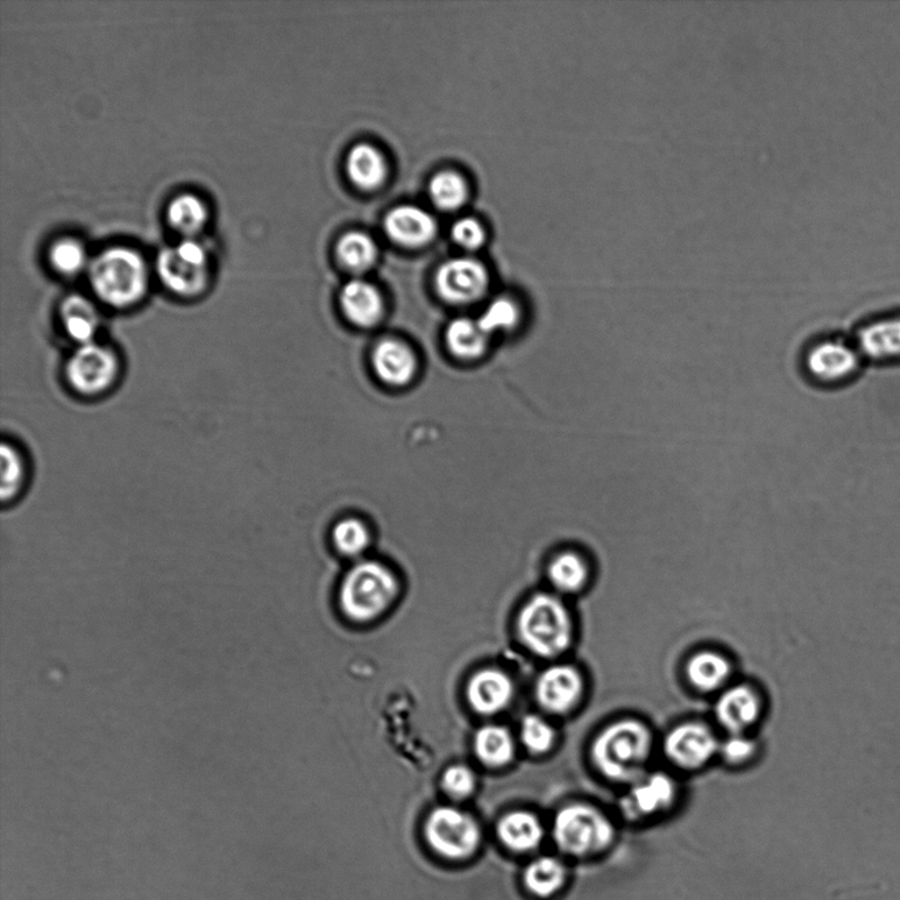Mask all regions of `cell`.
I'll list each match as a JSON object with an SVG mask.
<instances>
[{
	"instance_id": "1",
	"label": "cell",
	"mask_w": 900,
	"mask_h": 900,
	"mask_svg": "<svg viewBox=\"0 0 900 900\" xmlns=\"http://www.w3.org/2000/svg\"><path fill=\"white\" fill-rule=\"evenodd\" d=\"M654 749V737L644 722L621 719L594 737L591 761L602 777L629 786L647 774Z\"/></svg>"
},
{
	"instance_id": "2",
	"label": "cell",
	"mask_w": 900,
	"mask_h": 900,
	"mask_svg": "<svg viewBox=\"0 0 900 900\" xmlns=\"http://www.w3.org/2000/svg\"><path fill=\"white\" fill-rule=\"evenodd\" d=\"M89 280L103 303L117 309L131 308L147 293L146 261L130 248H109L91 261Z\"/></svg>"
},
{
	"instance_id": "3",
	"label": "cell",
	"mask_w": 900,
	"mask_h": 900,
	"mask_svg": "<svg viewBox=\"0 0 900 900\" xmlns=\"http://www.w3.org/2000/svg\"><path fill=\"white\" fill-rule=\"evenodd\" d=\"M552 838L563 853L586 859L604 853L613 844L616 829L612 820L600 808L572 803L556 814Z\"/></svg>"
},
{
	"instance_id": "4",
	"label": "cell",
	"mask_w": 900,
	"mask_h": 900,
	"mask_svg": "<svg viewBox=\"0 0 900 900\" xmlns=\"http://www.w3.org/2000/svg\"><path fill=\"white\" fill-rule=\"evenodd\" d=\"M519 632L537 656H561L572 643L573 623L569 609L551 594H537L520 613Z\"/></svg>"
},
{
	"instance_id": "5",
	"label": "cell",
	"mask_w": 900,
	"mask_h": 900,
	"mask_svg": "<svg viewBox=\"0 0 900 900\" xmlns=\"http://www.w3.org/2000/svg\"><path fill=\"white\" fill-rule=\"evenodd\" d=\"M397 580L387 567L363 562L350 571L340 588V606L350 619L370 621L392 604Z\"/></svg>"
},
{
	"instance_id": "6",
	"label": "cell",
	"mask_w": 900,
	"mask_h": 900,
	"mask_svg": "<svg viewBox=\"0 0 900 900\" xmlns=\"http://www.w3.org/2000/svg\"><path fill=\"white\" fill-rule=\"evenodd\" d=\"M158 271L170 292L186 299L202 294L209 286L208 254L201 244L191 239L162 251L158 259Z\"/></svg>"
},
{
	"instance_id": "7",
	"label": "cell",
	"mask_w": 900,
	"mask_h": 900,
	"mask_svg": "<svg viewBox=\"0 0 900 900\" xmlns=\"http://www.w3.org/2000/svg\"><path fill=\"white\" fill-rule=\"evenodd\" d=\"M120 359L109 346L89 343L78 346L66 364V378L78 394L96 397L109 392L117 384Z\"/></svg>"
},
{
	"instance_id": "8",
	"label": "cell",
	"mask_w": 900,
	"mask_h": 900,
	"mask_svg": "<svg viewBox=\"0 0 900 900\" xmlns=\"http://www.w3.org/2000/svg\"><path fill=\"white\" fill-rule=\"evenodd\" d=\"M424 833L437 853L451 860H462L477 850L480 829L469 813L452 807H439L430 813Z\"/></svg>"
},
{
	"instance_id": "9",
	"label": "cell",
	"mask_w": 900,
	"mask_h": 900,
	"mask_svg": "<svg viewBox=\"0 0 900 900\" xmlns=\"http://www.w3.org/2000/svg\"><path fill=\"white\" fill-rule=\"evenodd\" d=\"M863 358L853 340L831 338L811 347L807 352L806 368L813 380L821 384H842L860 372Z\"/></svg>"
},
{
	"instance_id": "10",
	"label": "cell",
	"mask_w": 900,
	"mask_h": 900,
	"mask_svg": "<svg viewBox=\"0 0 900 900\" xmlns=\"http://www.w3.org/2000/svg\"><path fill=\"white\" fill-rule=\"evenodd\" d=\"M720 741L701 722H683L672 728L664 737V756L677 768L683 770H699L719 756Z\"/></svg>"
},
{
	"instance_id": "11",
	"label": "cell",
	"mask_w": 900,
	"mask_h": 900,
	"mask_svg": "<svg viewBox=\"0 0 900 900\" xmlns=\"http://www.w3.org/2000/svg\"><path fill=\"white\" fill-rule=\"evenodd\" d=\"M678 788L674 779L661 771L647 772L628 786L620 808L629 820L658 817L676 804Z\"/></svg>"
},
{
	"instance_id": "12",
	"label": "cell",
	"mask_w": 900,
	"mask_h": 900,
	"mask_svg": "<svg viewBox=\"0 0 900 900\" xmlns=\"http://www.w3.org/2000/svg\"><path fill=\"white\" fill-rule=\"evenodd\" d=\"M436 283L444 301L467 304L480 300L487 292L488 273L477 260L456 259L439 268Z\"/></svg>"
},
{
	"instance_id": "13",
	"label": "cell",
	"mask_w": 900,
	"mask_h": 900,
	"mask_svg": "<svg viewBox=\"0 0 900 900\" xmlns=\"http://www.w3.org/2000/svg\"><path fill=\"white\" fill-rule=\"evenodd\" d=\"M536 692L543 710L556 714L569 713L583 698L584 679L572 666L556 664L538 678Z\"/></svg>"
},
{
	"instance_id": "14",
	"label": "cell",
	"mask_w": 900,
	"mask_h": 900,
	"mask_svg": "<svg viewBox=\"0 0 900 900\" xmlns=\"http://www.w3.org/2000/svg\"><path fill=\"white\" fill-rule=\"evenodd\" d=\"M761 713V699L747 684L729 687L714 706L716 720L729 734L747 733L760 720Z\"/></svg>"
},
{
	"instance_id": "15",
	"label": "cell",
	"mask_w": 900,
	"mask_h": 900,
	"mask_svg": "<svg viewBox=\"0 0 900 900\" xmlns=\"http://www.w3.org/2000/svg\"><path fill=\"white\" fill-rule=\"evenodd\" d=\"M853 342L864 361L898 363L900 361V314L883 317L861 326Z\"/></svg>"
},
{
	"instance_id": "16",
	"label": "cell",
	"mask_w": 900,
	"mask_h": 900,
	"mask_svg": "<svg viewBox=\"0 0 900 900\" xmlns=\"http://www.w3.org/2000/svg\"><path fill=\"white\" fill-rule=\"evenodd\" d=\"M514 693L512 680L499 670L488 669L478 672L467 687V697L473 710L493 714L510 703Z\"/></svg>"
},
{
	"instance_id": "17",
	"label": "cell",
	"mask_w": 900,
	"mask_h": 900,
	"mask_svg": "<svg viewBox=\"0 0 900 900\" xmlns=\"http://www.w3.org/2000/svg\"><path fill=\"white\" fill-rule=\"evenodd\" d=\"M372 364L379 378L393 387L409 384L417 372L414 352L396 339H386L376 346Z\"/></svg>"
},
{
	"instance_id": "18",
	"label": "cell",
	"mask_w": 900,
	"mask_h": 900,
	"mask_svg": "<svg viewBox=\"0 0 900 900\" xmlns=\"http://www.w3.org/2000/svg\"><path fill=\"white\" fill-rule=\"evenodd\" d=\"M386 230L394 242L421 247L436 237L437 223L429 212L416 207H400L389 212Z\"/></svg>"
},
{
	"instance_id": "19",
	"label": "cell",
	"mask_w": 900,
	"mask_h": 900,
	"mask_svg": "<svg viewBox=\"0 0 900 900\" xmlns=\"http://www.w3.org/2000/svg\"><path fill=\"white\" fill-rule=\"evenodd\" d=\"M340 303L350 322L359 328H372L384 313V302L372 283L353 280L340 293Z\"/></svg>"
},
{
	"instance_id": "20",
	"label": "cell",
	"mask_w": 900,
	"mask_h": 900,
	"mask_svg": "<svg viewBox=\"0 0 900 900\" xmlns=\"http://www.w3.org/2000/svg\"><path fill=\"white\" fill-rule=\"evenodd\" d=\"M63 332L77 346L96 342L101 318L93 303L80 294L67 297L60 307Z\"/></svg>"
},
{
	"instance_id": "21",
	"label": "cell",
	"mask_w": 900,
	"mask_h": 900,
	"mask_svg": "<svg viewBox=\"0 0 900 900\" xmlns=\"http://www.w3.org/2000/svg\"><path fill=\"white\" fill-rule=\"evenodd\" d=\"M732 676L728 658L716 651H699L686 664V677L694 690L714 692L722 689Z\"/></svg>"
},
{
	"instance_id": "22",
	"label": "cell",
	"mask_w": 900,
	"mask_h": 900,
	"mask_svg": "<svg viewBox=\"0 0 900 900\" xmlns=\"http://www.w3.org/2000/svg\"><path fill=\"white\" fill-rule=\"evenodd\" d=\"M347 172L358 188L378 189L387 179V161L374 147L359 144L353 147L350 152L349 160H347Z\"/></svg>"
},
{
	"instance_id": "23",
	"label": "cell",
	"mask_w": 900,
	"mask_h": 900,
	"mask_svg": "<svg viewBox=\"0 0 900 900\" xmlns=\"http://www.w3.org/2000/svg\"><path fill=\"white\" fill-rule=\"evenodd\" d=\"M499 836L502 842L516 852H530L541 844L543 827L541 821L529 812H512L499 823Z\"/></svg>"
},
{
	"instance_id": "24",
	"label": "cell",
	"mask_w": 900,
	"mask_h": 900,
	"mask_svg": "<svg viewBox=\"0 0 900 900\" xmlns=\"http://www.w3.org/2000/svg\"><path fill=\"white\" fill-rule=\"evenodd\" d=\"M489 336L479 322L459 318L446 330V343L452 356L464 360L478 359L487 351Z\"/></svg>"
},
{
	"instance_id": "25",
	"label": "cell",
	"mask_w": 900,
	"mask_h": 900,
	"mask_svg": "<svg viewBox=\"0 0 900 900\" xmlns=\"http://www.w3.org/2000/svg\"><path fill=\"white\" fill-rule=\"evenodd\" d=\"M549 579L556 590L562 593H578L590 579V566L576 551H564L549 566Z\"/></svg>"
},
{
	"instance_id": "26",
	"label": "cell",
	"mask_w": 900,
	"mask_h": 900,
	"mask_svg": "<svg viewBox=\"0 0 900 900\" xmlns=\"http://www.w3.org/2000/svg\"><path fill=\"white\" fill-rule=\"evenodd\" d=\"M523 878L533 894L548 898L557 894L563 888L567 880V868L556 857L542 856L529 863Z\"/></svg>"
},
{
	"instance_id": "27",
	"label": "cell",
	"mask_w": 900,
	"mask_h": 900,
	"mask_svg": "<svg viewBox=\"0 0 900 900\" xmlns=\"http://www.w3.org/2000/svg\"><path fill=\"white\" fill-rule=\"evenodd\" d=\"M209 217L207 204L194 194L176 197L168 207V222L181 236H197L207 224Z\"/></svg>"
},
{
	"instance_id": "28",
	"label": "cell",
	"mask_w": 900,
	"mask_h": 900,
	"mask_svg": "<svg viewBox=\"0 0 900 900\" xmlns=\"http://www.w3.org/2000/svg\"><path fill=\"white\" fill-rule=\"evenodd\" d=\"M474 751L481 762L489 767H502L512 760L514 742L506 728L488 726L481 728L474 737Z\"/></svg>"
},
{
	"instance_id": "29",
	"label": "cell",
	"mask_w": 900,
	"mask_h": 900,
	"mask_svg": "<svg viewBox=\"0 0 900 900\" xmlns=\"http://www.w3.org/2000/svg\"><path fill=\"white\" fill-rule=\"evenodd\" d=\"M337 252L340 263L353 272L367 271L378 258V248L363 232L347 233L339 240Z\"/></svg>"
},
{
	"instance_id": "30",
	"label": "cell",
	"mask_w": 900,
	"mask_h": 900,
	"mask_svg": "<svg viewBox=\"0 0 900 900\" xmlns=\"http://www.w3.org/2000/svg\"><path fill=\"white\" fill-rule=\"evenodd\" d=\"M2 479H0V498L3 502L18 498L26 480V462L23 456L9 442H3L2 451Z\"/></svg>"
},
{
	"instance_id": "31",
	"label": "cell",
	"mask_w": 900,
	"mask_h": 900,
	"mask_svg": "<svg viewBox=\"0 0 900 900\" xmlns=\"http://www.w3.org/2000/svg\"><path fill=\"white\" fill-rule=\"evenodd\" d=\"M466 181L456 172L438 173L430 182L432 202L442 210H457L467 200Z\"/></svg>"
},
{
	"instance_id": "32",
	"label": "cell",
	"mask_w": 900,
	"mask_h": 900,
	"mask_svg": "<svg viewBox=\"0 0 900 900\" xmlns=\"http://www.w3.org/2000/svg\"><path fill=\"white\" fill-rule=\"evenodd\" d=\"M337 549L344 556L357 557L370 544L371 536L363 522L357 519L340 521L332 533Z\"/></svg>"
},
{
	"instance_id": "33",
	"label": "cell",
	"mask_w": 900,
	"mask_h": 900,
	"mask_svg": "<svg viewBox=\"0 0 900 900\" xmlns=\"http://www.w3.org/2000/svg\"><path fill=\"white\" fill-rule=\"evenodd\" d=\"M520 309L509 299L494 300L480 317L479 323L488 336L513 330L520 322Z\"/></svg>"
},
{
	"instance_id": "34",
	"label": "cell",
	"mask_w": 900,
	"mask_h": 900,
	"mask_svg": "<svg viewBox=\"0 0 900 900\" xmlns=\"http://www.w3.org/2000/svg\"><path fill=\"white\" fill-rule=\"evenodd\" d=\"M49 260L57 272L72 276L81 271L87 264V254L83 247L74 239H61L49 251Z\"/></svg>"
},
{
	"instance_id": "35",
	"label": "cell",
	"mask_w": 900,
	"mask_h": 900,
	"mask_svg": "<svg viewBox=\"0 0 900 900\" xmlns=\"http://www.w3.org/2000/svg\"><path fill=\"white\" fill-rule=\"evenodd\" d=\"M556 731L548 721L537 714L527 716L521 726V739L533 753H546L556 742Z\"/></svg>"
},
{
	"instance_id": "36",
	"label": "cell",
	"mask_w": 900,
	"mask_h": 900,
	"mask_svg": "<svg viewBox=\"0 0 900 900\" xmlns=\"http://www.w3.org/2000/svg\"><path fill=\"white\" fill-rule=\"evenodd\" d=\"M758 746L747 733L729 734L720 741L719 756L729 764H742L753 760Z\"/></svg>"
},
{
	"instance_id": "37",
	"label": "cell",
	"mask_w": 900,
	"mask_h": 900,
	"mask_svg": "<svg viewBox=\"0 0 900 900\" xmlns=\"http://www.w3.org/2000/svg\"><path fill=\"white\" fill-rule=\"evenodd\" d=\"M477 784V778L470 768L463 764H456L444 771L442 778V786L450 796L456 798H464L470 796Z\"/></svg>"
},
{
	"instance_id": "38",
	"label": "cell",
	"mask_w": 900,
	"mask_h": 900,
	"mask_svg": "<svg viewBox=\"0 0 900 900\" xmlns=\"http://www.w3.org/2000/svg\"><path fill=\"white\" fill-rule=\"evenodd\" d=\"M452 238L459 246L467 248V250H477L484 243L486 232L483 227L472 218L460 219V221L452 227Z\"/></svg>"
}]
</instances>
